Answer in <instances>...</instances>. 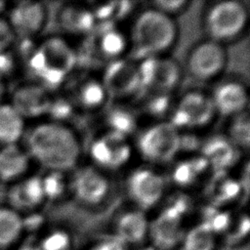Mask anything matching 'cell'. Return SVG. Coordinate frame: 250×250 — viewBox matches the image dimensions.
Instances as JSON below:
<instances>
[{
    "mask_svg": "<svg viewBox=\"0 0 250 250\" xmlns=\"http://www.w3.org/2000/svg\"><path fill=\"white\" fill-rule=\"evenodd\" d=\"M217 116L210 94L190 90L174 100L167 121L180 132H195L210 125Z\"/></svg>",
    "mask_w": 250,
    "mask_h": 250,
    "instance_id": "obj_7",
    "label": "cell"
},
{
    "mask_svg": "<svg viewBox=\"0 0 250 250\" xmlns=\"http://www.w3.org/2000/svg\"><path fill=\"white\" fill-rule=\"evenodd\" d=\"M172 203L153 221L149 222L148 237L161 249H169L181 244L186 233L183 229L186 204L183 199L175 200Z\"/></svg>",
    "mask_w": 250,
    "mask_h": 250,
    "instance_id": "obj_17",
    "label": "cell"
},
{
    "mask_svg": "<svg viewBox=\"0 0 250 250\" xmlns=\"http://www.w3.org/2000/svg\"><path fill=\"white\" fill-rule=\"evenodd\" d=\"M54 93L34 81L26 80L8 94L7 101L26 122L30 119L37 122L47 119Z\"/></svg>",
    "mask_w": 250,
    "mask_h": 250,
    "instance_id": "obj_15",
    "label": "cell"
},
{
    "mask_svg": "<svg viewBox=\"0 0 250 250\" xmlns=\"http://www.w3.org/2000/svg\"><path fill=\"white\" fill-rule=\"evenodd\" d=\"M67 174L66 172L46 170V173L41 176L46 201L60 199L69 190V176Z\"/></svg>",
    "mask_w": 250,
    "mask_h": 250,
    "instance_id": "obj_30",
    "label": "cell"
},
{
    "mask_svg": "<svg viewBox=\"0 0 250 250\" xmlns=\"http://www.w3.org/2000/svg\"><path fill=\"white\" fill-rule=\"evenodd\" d=\"M9 4H10V2L0 0V18L5 17V15L7 13V10H8V7H9Z\"/></svg>",
    "mask_w": 250,
    "mask_h": 250,
    "instance_id": "obj_38",
    "label": "cell"
},
{
    "mask_svg": "<svg viewBox=\"0 0 250 250\" xmlns=\"http://www.w3.org/2000/svg\"><path fill=\"white\" fill-rule=\"evenodd\" d=\"M46 202L40 175L29 174L8 186L6 204L22 216L36 212Z\"/></svg>",
    "mask_w": 250,
    "mask_h": 250,
    "instance_id": "obj_18",
    "label": "cell"
},
{
    "mask_svg": "<svg viewBox=\"0 0 250 250\" xmlns=\"http://www.w3.org/2000/svg\"><path fill=\"white\" fill-rule=\"evenodd\" d=\"M209 170L211 168L202 155L188 157L173 166L171 181L180 188H190L199 183Z\"/></svg>",
    "mask_w": 250,
    "mask_h": 250,
    "instance_id": "obj_27",
    "label": "cell"
},
{
    "mask_svg": "<svg viewBox=\"0 0 250 250\" xmlns=\"http://www.w3.org/2000/svg\"><path fill=\"white\" fill-rule=\"evenodd\" d=\"M49 17L48 7L40 1L10 2L5 19L19 41H31L40 38Z\"/></svg>",
    "mask_w": 250,
    "mask_h": 250,
    "instance_id": "obj_12",
    "label": "cell"
},
{
    "mask_svg": "<svg viewBox=\"0 0 250 250\" xmlns=\"http://www.w3.org/2000/svg\"><path fill=\"white\" fill-rule=\"evenodd\" d=\"M15 250H42L38 243H21Z\"/></svg>",
    "mask_w": 250,
    "mask_h": 250,
    "instance_id": "obj_37",
    "label": "cell"
},
{
    "mask_svg": "<svg viewBox=\"0 0 250 250\" xmlns=\"http://www.w3.org/2000/svg\"><path fill=\"white\" fill-rule=\"evenodd\" d=\"M33 163L45 170L69 173L78 166L82 143L66 123L44 119L27 127L21 142Z\"/></svg>",
    "mask_w": 250,
    "mask_h": 250,
    "instance_id": "obj_1",
    "label": "cell"
},
{
    "mask_svg": "<svg viewBox=\"0 0 250 250\" xmlns=\"http://www.w3.org/2000/svg\"><path fill=\"white\" fill-rule=\"evenodd\" d=\"M129 44L127 32L117 23H98L84 38L79 50H76L77 66L81 62L87 70L89 67L103 65L126 57Z\"/></svg>",
    "mask_w": 250,
    "mask_h": 250,
    "instance_id": "obj_4",
    "label": "cell"
},
{
    "mask_svg": "<svg viewBox=\"0 0 250 250\" xmlns=\"http://www.w3.org/2000/svg\"><path fill=\"white\" fill-rule=\"evenodd\" d=\"M248 21V7L244 2L237 0L213 2L205 8L202 16L206 38L224 46L239 38Z\"/></svg>",
    "mask_w": 250,
    "mask_h": 250,
    "instance_id": "obj_5",
    "label": "cell"
},
{
    "mask_svg": "<svg viewBox=\"0 0 250 250\" xmlns=\"http://www.w3.org/2000/svg\"><path fill=\"white\" fill-rule=\"evenodd\" d=\"M109 102L135 101L142 91L137 62L123 57L106 63L100 76Z\"/></svg>",
    "mask_w": 250,
    "mask_h": 250,
    "instance_id": "obj_10",
    "label": "cell"
},
{
    "mask_svg": "<svg viewBox=\"0 0 250 250\" xmlns=\"http://www.w3.org/2000/svg\"><path fill=\"white\" fill-rule=\"evenodd\" d=\"M42 250H68L71 244L70 235L62 229H54L48 232L40 242Z\"/></svg>",
    "mask_w": 250,
    "mask_h": 250,
    "instance_id": "obj_32",
    "label": "cell"
},
{
    "mask_svg": "<svg viewBox=\"0 0 250 250\" xmlns=\"http://www.w3.org/2000/svg\"><path fill=\"white\" fill-rule=\"evenodd\" d=\"M16 42V37L13 34L5 17L0 18V51L11 49Z\"/></svg>",
    "mask_w": 250,
    "mask_h": 250,
    "instance_id": "obj_35",
    "label": "cell"
},
{
    "mask_svg": "<svg viewBox=\"0 0 250 250\" xmlns=\"http://www.w3.org/2000/svg\"><path fill=\"white\" fill-rule=\"evenodd\" d=\"M63 94L77 112H95L104 109L109 102L100 77L88 72L72 75L62 86Z\"/></svg>",
    "mask_w": 250,
    "mask_h": 250,
    "instance_id": "obj_14",
    "label": "cell"
},
{
    "mask_svg": "<svg viewBox=\"0 0 250 250\" xmlns=\"http://www.w3.org/2000/svg\"><path fill=\"white\" fill-rule=\"evenodd\" d=\"M210 96L217 115L230 118L247 111L248 88L238 79L232 78L219 82Z\"/></svg>",
    "mask_w": 250,
    "mask_h": 250,
    "instance_id": "obj_19",
    "label": "cell"
},
{
    "mask_svg": "<svg viewBox=\"0 0 250 250\" xmlns=\"http://www.w3.org/2000/svg\"><path fill=\"white\" fill-rule=\"evenodd\" d=\"M26 121L8 101L0 104V146L21 144Z\"/></svg>",
    "mask_w": 250,
    "mask_h": 250,
    "instance_id": "obj_26",
    "label": "cell"
},
{
    "mask_svg": "<svg viewBox=\"0 0 250 250\" xmlns=\"http://www.w3.org/2000/svg\"><path fill=\"white\" fill-rule=\"evenodd\" d=\"M228 62L229 55L226 47L205 38L189 48L183 69L196 82L211 83L222 76Z\"/></svg>",
    "mask_w": 250,
    "mask_h": 250,
    "instance_id": "obj_9",
    "label": "cell"
},
{
    "mask_svg": "<svg viewBox=\"0 0 250 250\" xmlns=\"http://www.w3.org/2000/svg\"><path fill=\"white\" fill-rule=\"evenodd\" d=\"M127 246L114 234L100 238L92 243L88 250H126Z\"/></svg>",
    "mask_w": 250,
    "mask_h": 250,
    "instance_id": "obj_34",
    "label": "cell"
},
{
    "mask_svg": "<svg viewBox=\"0 0 250 250\" xmlns=\"http://www.w3.org/2000/svg\"><path fill=\"white\" fill-rule=\"evenodd\" d=\"M225 136L239 150L249 147L250 122L247 111L230 117V122Z\"/></svg>",
    "mask_w": 250,
    "mask_h": 250,
    "instance_id": "obj_31",
    "label": "cell"
},
{
    "mask_svg": "<svg viewBox=\"0 0 250 250\" xmlns=\"http://www.w3.org/2000/svg\"><path fill=\"white\" fill-rule=\"evenodd\" d=\"M126 190L135 207L146 212L162 201L166 180L161 173L151 168H139L129 175Z\"/></svg>",
    "mask_w": 250,
    "mask_h": 250,
    "instance_id": "obj_16",
    "label": "cell"
},
{
    "mask_svg": "<svg viewBox=\"0 0 250 250\" xmlns=\"http://www.w3.org/2000/svg\"><path fill=\"white\" fill-rule=\"evenodd\" d=\"M20 42L25 47L21 55L28 80L52 92L62 89L77 68L76 49L62 36L50 35Z\"/></svg>",
    "mask_w": 250,
    "mask_h": 250,
    "instance_id": "obj_2",
    "label": "cell"
},
{
    "mask_svg": "<svg viewBox=\"0 0 250 250\" xmlns=\"http://www.w3.org/2000/svg\"><path fill=\"white\" fill-rule=\"evenodd\" d=\"M127 37L129 58L138 62L167 55L178 40L179 27L175 19L149 6L134 17Z\"/></svg>",
    "mask_w": 250,
    "mask_h": 250,
    "instance_id": "obj_3",
    "label": "cell"
},
{
    "mask_svg": "<svg viewBox=\"0 0 250 250\" xmlns=\"http://www.w3.org/2000/svg\"><path fill=\"white\" fill-rule=\"evenodd\" d=\"M181 244L183 250H215L216 233L201 224L186 231Z\"/></svg>",
    "mask_w": 250,
    "mask_h": 250,
    "instance_id": "obj_29",
    "label": "cell"
},
{
    "mask_svg": "<svg viewBox=\"0 0 250 250\" xmlns=\"http://www.w3.org/2000/svg\"><path fill=\"white\" fill-rule=\"evenodd\" d=\"M200 150V155L213 172H227L237 162L240 152L226 136H214L202 141Z\"/></svg>",
    "mask_w": 250,
    "mask_h": 250,
    "instance_id": "obj_22",
    "label": "cell"
},
{
    "mask_svg": "<svg viewBox=\"0 0 250 250\" xmlns=\"http://www.w3.org/2000/svg\"><path fill=\"white\" fill-rule=\"evenodd\" d=\"M208 194L216 207L235 200L243 190L240 181L227 175V172H215L208 184Z\"/></svg>",
    "mask_w": 250,
    "mask_h": 250,
    "instance_id": "obj_28",
    "label": "cell"
},
{
    "mask_svg": "<svg viewBox=\"0 0 250 250\" xmlns=\"http://www.w3.org/2000/svg\"><path fill=\"white\" fill-rule=\"evenodd\" d=\"M25 233L24 218L9 205H0V250H15Z\"/></svg>",
    "mask_w": 250,
    "mask_h": 250,
    "instance_id": "obj_25",
    "label": "cell"
},
{
    "mask_svg": "<svg viewBox=\"0 0 250 250\" xmlns=\"http://www.w3.org/2000/svg\"><path fill=\"white\" fill-rule=\"evenodd\" d=\"M69 175V191L74 199L86 207H97L105 201L111 189L105 172L91 165L76 167Z\"/></svg>",
    "mask_w": 250,
    "mask_h": 250,
    "instance_id": "obj_13",
    "label": "cell"
},
{
    "mask_svg": "<svg viewBox=\"0 0 250 250\" xmlns=\"http://www.w3.org/2000/svg\"><path fill=\"white\" fill-rule=\"evenodd\" d=\"M141 92L174 96L180 88L184 69L174 58L165 56L149 57L137 62Z\"/></svg>",
    "mask_w": 250,
    "mask_h": 250,
    "instance_id": "obj_8",
    "label": "cell"
},
{
    "mask_svg": "<svg viewBox=\"0 0 250 250\" xmlns=\"http://www.w3.org/2000/svg\"><path fill=\"white\" fill-rule=\"evenodd\" d=\"M149 221L137 208L126 210L118 215L114 223V234L126 246L141 244L148 237Z\"/></svg>",
    "mask_w": 250,
    "mask_h": 250,
    "instance_id": "obj_23",
    "label": "cell"
},
{
    "mask_svg": "<svg viewBox=\"0 0 250 250\" xmlns=\"http://www.w3.org/2000/svg\"><path fill=\"white\" fill-rule=\"evenodd\" d=\"M56 21L63 33L81 39L87 36L97 25L89 5L82 2L62 4L57 11Z\"/></svg>",
    "mask_w": 250,
    "mask_h": 250,
    "instance_id": "obj_20",
    "label": "cell"
},
{
    "mask_svg": "<svg viewBox=\"0 0 250 250\" xmlns=\"http://www.w3.org/2000/svg\"><path fill=\"white\" fill-rule=\"evenodd\" d=\"M190 2L188 0H156L150 2V7L175 19L188 9Z\"/></svg>",
    "mask_w": 250,
    "mask_h": 250,
    "instance_id": "obj_33",
    "label": "cell"
},
{
    "mask_svg": "<svg viewBox=\"0 0 250 250\" xmlns=\"http://www.w3.org/2000/svg\"><path fill=\"white\" fill-rule=\"evenodd\" d=\"M136 148L150 164H167L181 152V132L167 120L155 121L138 133Z\"/></svg>",
    "mask_w": 250,
    "mask_h": 250,
    "instance_id": "obj_6",
    "label": "cell"
},
{
    "mask_svg": "<svg viewBox=\"0 0 250 250\" xmlns=\"http://www.w3.org/2000/svg\"><path fill=\"white\" fill-rule=\"evenodd\" d=\"M104 129L130 138L138 131V112L122 103H113L104 107Z\"/></svg>",
    "mask_w": 250,
    "mask_h": 250,
    "instance_id": "obj_24",
    "label": "cell"
},
{
    "mask_svg": "<svg viewBox=\"0 0 250 250\" xmlns=\"http://www.w3.org/2000/svg\"><path fill=\"white\" fill-rule=\"evenodd\" d=\"M88 153L92 165L104 172H112L124 168L133 155L130 138L102 130L89 144Z\"/></svg>",
    "mask_w": 250,
    "mask_h": 250,
    "instance_id": "obj_11",
    "label": "cell"
},
{
    "mask_svg": "<svg viewBox=\"0 0 250 250\" xmlns=\"http://www.w3.org/2000/svg\"><path fill=\"white\" fill-rule=\"evenodd\" d=\"M32 164L21 144L0 146V184L10 186L28 176Z\"/></svg>",
    "mask_w": 250,
    "mask_h": 250,
    "instance_id": "obj_21",
    "label": "cell"
},
{
    "mask_svg": "<svg viewBox=\"0 0 250 250\" xmlns=\"http://www.w3.org/2000/svg\"><path fill=\"white\" fill-rule=\"evenodd\" d=\"M9 91H8V85L7 80L0 75V104L7 101Z\"/></svg>",
    "mask_w": 250,
    "mask_h": 250,
    "instance_id": "obj_36",
    "label": "cell"
}]
</instances>
